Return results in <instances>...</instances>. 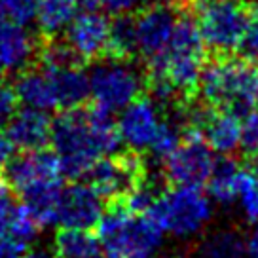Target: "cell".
Instances as JSON below:
<instances>
[{
	"label": "cell",
	"mask_w": 258,
	"mask_h": 258,
	"mask_svg": "<svg viewBox=\"0 0 258 258\" xmlns=\"http://www.w3.org/2000/svg\"><path fill=\"white\" fill-rule=\"evenodd\" d=\"M36 40L23 31V25L10 23L0 31V64L4 71H21L34 59Z\"/></svg>",
	"instance_id": "cell-17"
},
{
	"label": "cell",
	"mask_w": 258,
	"mask_h": 258,
	"mask_svg": "<svg viewBox=\"0 0 258 258\" xmlns=\"http://www.w3.org/2000/svg\"><path fill=\"white\" fill-rule=\"evenodd\" d=\"M137 36L133 14H118L110 21V34L106 44V59L133 61L137 57Z\"/></svg>",
	"instance_id": "cell-20"
},
{
	"label": "cell",
	"mask_w": 258,
	"mask_h": 258,
	"mask_svg": "<svg viewBox=\"0 0 258 258\" xmlns=\"http://www.w3.org/2000/svg\"><path fill=\"white\" fill-rule=\"evenodd\" d=\"M16 91L19 101L32 108H59L57 103L55 82L51 71L36 63H29L23 67L16 78Z\"/></svg>",
	"instance_id": "cell-16"
},
{
	"label": "cell",
	"mask_w": 258,
	"mask_h": 258,
	"mask_svg": "<svg viewBox=\"0 0 258 258\" xmlns=\"http://www.w3.org/2000/svg\"><path fill=\"white\" fill-rule=\"evenodd\" d=\"M171 6H175V8H178V10H182V8H186L188 4H192L194 0H167Z\"/></svg>",
	"instance_id": "cell-36"
},
{
	"label": "cell",
	"mask_w": 258,
	"mask_h": 258,
	"mask_svg": "<svg viewBox=\"0 0 258 258\" xmlns=\"http://www.w3.org/2000/svg\"><path fill=\"white\" fill-rule=\"evenodd\" d=\"M186 129L200 133L215 154L228 156L239 148L241 141V116L205 103L192 106L186 116Z\"/></svg>",
	"instance_id": "cell-11"
},
{
	"label": "cell",
	"mask_w": 258,
	"mask_h": 258,
	"mask_svg": "<svg viewBox=\"0 0 258 258\" xmlns=\"http://www.w3.org/2000/svg\"><path fill=\"white\" fill-rule=\"evenodd\" d=\"M200 2H243V0H200Z\"/></svg>",
	"instance_id": "cell-37"
},
{
	"label": "cell",
	"mask_w": 258,
	"mask_h": 258,
	"mask_svg": "<svg viewBox=\"0 0 258 258\" xmlns=\"http://www.w3.org/2000/svg\"><path fill=\"white\" fill-rule=\"evenodd\" d=\"M57 180H63V169L55 150H19L0 163V182L14 196L23 194L32 186Z\"/></svg>",
	"instance_id": "cell-8"
},
{
	"label": "cell",
	"mask_w": 258,
	"mask_h": 258,
	"mask_svg": "<svg viewBox=\"0 0 258 258\" xmlns=\"http://www.w3.org/2000/svg\"><path fill=\"white\" fill-rule=\"evenodd\" d=\"M196 258H247L245 235L230 228L215 230L198 245Z\"/></svg>",
	"instance_id": "cell-22"
},
{
	"label": "cell",
	"mask_w": 258,
	"mask_h": 258,
	"mask_svg": "<svg viewBox=\"0 0 258 258\" xmlns=\"http://www.w3.org/2000/svg\"><path fill=\"white\" fill-rule=\"evenodd\" d=\"M247 258H258V220L250 222V230L245 235Z\"/></svg>",
	"instance_id": "cell-33"
},
{
	"label": "cell",
	"mask_w": 258,
	"mask_h": 258,
	"mask_svg": "<svg viewBox=\"0 0 258 258\" xmlns=\"http://www.w3.org/2000/svg\"><path fill=\"white\" fill-rule=\"evenodd\" d=\"M105 200L89 184H71L61 192L57 220L64 228L93 230L105 213Z\"/></svg>",
	"instance_id": "cell-13"
},
{
	"label": "cell",
	"mask_w": 258,
	"mask_h": 258,
	"mask_svg": "<svg viewBox=\"0 0 258 258\" xmlns=\"http://www.w3.org/2000/svg\"><path fill=\"white\" fill-rule=\"evenodd\" d=\"M239 148L247 156L258 154V110H249L241 116V141Z\"/></svg>",
	"instance_id": "cell-28"
},
{
	"label": "cell",
	"mask_w": 258,
	"mask_h": 258,
	"mask_svg": "<svg viewBox=\"0 0 258 258\" xmlns=\"http://www.w3.org/2000/svg\"><path fill=\"white\" fill-rule=\"evenodd\" d=\"M145 76L139 74L133 61L118 59H99L89 74V93L91 101L106 110H121L133 99L143 95Z\"/></svg>",
	"instance_id": "cell-5"
},
{
	"label": "cell",
	"mask_w": 258,
	"mask_h": 258,
	"mask_svg": "<svg viewBox=\"0 0 258 258\" xmlns=\"http://www.w3.org/2000/svg\"><path fill=\"white\" fill-rule=\"evenodd\" d=\"M161 118L160 108L150 97L139 95L127 106L121 108L118 129L123 145L135 152H145L150 148L154 137L160 129Z\"/></svg>",
	"instance_id": "cell-12"
},
{
	"label": "cell",
	"mask_w": 258,
	"mask_h": 258,
	"mask_svg": "<svg viewBox=\"0 0 258 258\" xmlns=\"http://www.w3.org/2000/svg\"><path fill=\"white\" fill-rule=\"evenodd\" d=\"M239 55L249 61V63H258V4H252L249 8V21L247 29L243 32V38L239 42Z\"/></svg>",
	"instance_id": "cell-27"
},
{
	"label": "cell",
	"mask_w": 258,
	"mask_h": 258,
	"mask_svg": "<svg viewBox=\"0 0 258 258\" xmlns=\"http://www.w3.org/2000/svg\"><path fill=\"white\" fill-rule=\"evenodd\" d=\"M38 228L42 226L38 224V220L34 218V215L23 202L12 203L8 217H6V234L29 245V241L34 239V235L38 234Z\"/></svg>",
	"instance_id": "cell-24"
},
{
	"label": "cell",
	"mask_w": 258,
	"mask_h": 258,
	"mask_svg": "<svg viewBox=\"0 0 258 258\" xmlns=\"http://www.w3.org/2000/svg\"><path fill=\"white\" fill-rule=\"evenodd\" d=\"M78 0H40L36 10L38 36H55L78 12Z\"/></svg>",
	"instance_id": "cell-23"
},
{
	"label": "cell",
	"mask_w": 258,
	"mask_h": 258,
	"mask_svg": "<svg viewBox=\"0 0 258 258\" xmlns=\"http://www.w3.org/2000/svg\"><path fill=\"white\" fill-rule=\"evenodd\" d=\"M239 171H241V167L237 165V161L228 158V156H222L220 160H217L215 169H213L209 180L205 184L213 203H218L222 207L234 205Z\"/></svg>",
	"instance_id": "cell-21"
},
{
	"label": "cell",
	"mask_w": 258,
	"mask_h": 258,
	"mask_svg": "<svg viewBox=\"0 0 258 258\" xmlns=\"http://www.w3.org/2000/svg\"><path fill=\"white\" fill-rule=\"evenodd\" d=\"M198 29L205 48L217 55L237 51L249 21V8L243 2H200Z\"/></svg>",
	"instance_id": "cell-6"
},
{
	"label": "cell",
	"mask_w": 258,
	"mask_h": 258,
	"mask_svg": "<svg viewBox=\"0 0 258 258\" xmlns=\"http://www.w3.org/2000/svg\"><path fill=\"white\" fill-rule=\"evenodd\" d=\"M19 97H17L16 86L10 82H0V133L6 129L8 121L19 108Z\"/></svg>",
	"instance_id": "cell-30"
},
{
	"label": "cell",
	"mask_w": 258,
	"mask_h": 258,
	"mask_svg": "<svg viewBox=\"0 0 258 258\" xmlns=\"http://www.w3.org/2000/svg\"><path fill=\"white\" fill-rule=\"evenodd\" d=\"M95 234L106 258H154L165 232L150 215H135L123 200H110L105 203Z\"/></svg>",
	"instance_id": "cell-2"
},
{
	"label": "cell",
	"mask_w": 258,
	"mask_h": 258,
	"mask_svg": "<svg viewBox=\"0 0 258 258\" xmlns=\"http://www.w3.org/2000/svg\"><path fill=\"white\" fill-rule=\"evenodd\" d=\"M0 186H2V182H0Z\"/></svg>",
	"instance_id": "cell-39"
},
{
	"label": "cell",
	"mask_w": 258,
	"mask_h": 258,
	"mask_svg": "<svg viewBox=\"0 0 258 258\" xmlns=\"http://www.w3.org/2000/svg\"><path fill=\"white\" fill-rule=\"evenodd\" d=\"M198 91L205 103L243 116L258 103L256 64L243 57L217 55V59L203 67Z\"/></svg>",
	"instance_id": "cell-3"
},
{
	"label": "cell",
	"mask_w": 258,
	"mask_h": 258,
	"mask_svg": "<svg viewBox=\"0 0 258 258\" xmlns=\"http://www.w3.org/2000/svg\"><path fill=\"white\" fill-rule=\"evenodd\" d=\"M182 129H180V123L173 120H163L161 121L160 129L154 137L152 145L148 148V152L152 154V158L163 161L167 156H169L182 141Z\"/></svg>",
	"instance_id": "cell-26"
},
{
	"label": "cell",
	"mask_w": 258,
	"mask_h": 258,
	"mask_svg": "<svg viewBox=\"0 0 258 258\" xmlns=\"http://www.w3.org/2000/svg\"><path fill=\"white\" fill-rule=\"evenodd\" d=\"M23 258H55V254H49L46 250H32V252H25Z\"/></svg>",
	"instance_id": "cell-35"
},
{
	"label": "cell",
	"mask_w": 258,
	"mask_h": 258,
	"mask_svg": "<svg viewBox=\"0 0 258 258\" xmlns=\"http://www.w3.org/2000/svg\"><path fill=\"white\" fill-rule=\"evenodd\" d=\"M2 74H4V67H2V64H0V76H2Z\"/></svg>",
	"instance_id": "cell-38"
},
{
	"label": "cell",
	"mask_w": 258,
	"mask_h": 258,
	"mask_svg": "<svg viewBox=\"0 0 258 258\" xmlns=\"http://www.w3.org/2000/svg\"><path fill=\"white\" fill-rule=\"evenodd\" d=\"M180 10L167 4L154 2L137 10L135 17V36H137V53L145 63L158 61L169 48L173 32L178 21Z\"/></svg>",
	"instance_id": "cell-10"
},
{
	"label": "cell",
	"mask_w": 258,
	"mask_h": 258,
	"mask_svg": "<svg viewBox=\"0 0 258 258\" xmlns=\"http://www.w3.org/2000/svg\"><path fill=\"white\" fill-rule=\"evenodd\" d=\"M19 150H36L51 145V118L40 108H17L4 129Z\"/></svg>",
	"instance_id": "cell-15"
},
{
	"label": "cell",
	"mask_w": 258,
	"mask_h": 258,
	"mask_svg": "<svg viewBox=\"0 0 258 258\" xmlns=\"http://www.w3.org/2000/svg\"><path fill=\"white\" fill-rule=\"evenodd\" d=\"M158 0H99V4L114 16L118 14H135L137 10L145 8L148 4H154Z\"/></svg>",
	"instance_id": "cell-31"
},
{
	"label": "cell",
	"mask_w": 258,
	"mask_h": 258,
	"mask_svg": "<svg viewBox=\"0 0 258 258\" xmlns=\"http://www.w3.org/2000/svg\"><path fill=\"white\" fill-rule=\"evenodd\" d=\"M27 247H29L27 243L0 232V258H23Z\"/></svg>",
	"instance_id": "cell-32"
},
{
	"label": "cell",
	"mask_w": 258,
	"mask_h": 258,
	"mask_svg": "<svg viewBox=\"0 0 258 258\" xmlns=\"http://www.w3.org/2000/svg\"><path fill=\"white\" fill-rule=\"evenodd\" d=\"M146 215L154 218L165 234L188 239L202 234L213 218V202L196 186H175L158 194Z\"/></svg>",
	"instance_id": "cell-4"
},
{
	"label": "cell",
	"mask_w": 258,
	"mask_h": 258,
	"mask_svg": "<svg viewBox=\"0 0 258 258\" xmlns=\"http://www.w3.org/2000/svg\"><path fill=\"white\" fill-rule=\"evenodd\" d=\"M139 154L141 152L129 148L123 154L114 152L103 156L89 167L82 178L105 202L121 200L146 178L145 163Z\"/></svg>",
	"instance_id": "cell-7"
},
{
	"label": "cell",
	"mask_w": 258,
	"mask_h": 258,
	"mask_svg": "<svg viewBox=\"0 0 258 258\" xmlns=\"http://www.w3.org/2000/svg\"><path fill=\"white\" fill-rule=\"evenodd\" d=\"M121 135L112 112L89 99L59 110L51 120V146L61 160L63 177L78 180L99 158L120 150Z\"/></svg>",
	"instance_id": "cell-1"
},
{
	"label": "cell",
	"mask_w": 258,
	"mask_h": 258,
	"mask_svg": "<svg viewBox=\"0 0 258 258\" xmlns=\"http://www.w3.org/2000/svg\"><path fill=\"white\" fill-rule=\"evenodd\" d=\"M4 10L8 12L10 19L17 25H27L31 23L36 10H38V2L40 0H0Z\"/></svg>",
	"instance_id": "cell-29"
},
{
	"label": "cell",
	"mask_w": 258,
	"mask_h": 258,
	"mask_svg": "<svg viewBox=\"0 0 258 258\" xmlns=\"http://www.w3.org/2000/svg\"><path fill=\"white\" fill-rule=\"evenodd\" d=\"M55 258H106L93 230L64 228L55 234Z\"/></svg>",
	"instance_id": "cell-18"
},
{
	"label": "cell",
	"mask_w": 258,
	"mask_h": 258,
	"mask_svg": "<svg viewBox=\"0 0 258 258\" xmlns=\"http://www.w3.org/2000/svg\"><path fill=\"white\" fill-rule=\"evenodd\" d=\"M110 34V19L99 12H82L69 23L64 38L86 63H95L105 57Z\"/></svg>",
	"instance_id": "cell-14"
},
{
	"label": "cell",
	"mask_w": 258,
	"mask_h": 258,
	"mask_svg": "<svg viewBox=\"0 0 258 258\" xmlns=\"http://www.w3.org/2000/svg\"><path fill=\"white\" fill-rule=\"evenodd\" d=\"M61 180L57 182H46V184L32 186L23 194H19L21 202L29 207L34 218L40 226H48L57 222L59 213V200H61Z\"/></svg>",
	"instance_id": "cell-19"
},
{
	"label": "cell",
	"mask_w": 258,
	"mask_h": 258,
	"mask_svg": "<svg viewBox=\"0 0 258 258\" xmlns=\"http://www.w3.org/2000/svg\"><path fill=\"white\" fill-rule=\"evenodd\" d=\"M14 150H16L14 143L6 137V133L2 131V133H0V163H4V161L8 160L10 156L14 154Z\"/></svg>",
	"instance_id": "cell-34"
},
{
	"label": "cell",
	"mask_w": 258,
	"mask_h": 258,
	"mask_svg": "<svg viewBox=\"0 0 258 258\" xmlns=\"http://www.w3.org/2000/svg\"><path fill=\"white\" fill-rule=\"evenodd\" d=\"M215 163L217 158L213 148L200 133L186 129L180 145L163 160V173L171 184L202 188L207 184Z\"/></svg>",
	"instance_id": "cell-9"
},
{
	"label": "cell",
	"mask_w": 258,
	"mask_h": 258,
	"mask_svg": "<svg viewBox=\"0 0 258 258\" xmlns=\"http://www.w3.org/2000/svg\"><path fill=\"white\" fill-rule=\"evenodd\" d=\"M235 203L249 222L258 220V177L250 169L241 167L239 171L237 188H235Z\"/></svg>",
	"instance_id": "cell-25"
}]
</instances>
